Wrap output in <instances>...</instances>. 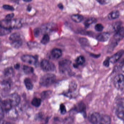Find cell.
I'll use <instances>...</instances> for the list:
<instances>
[{"label":"cell","mask_w":124,"mask_h":124,"mask_svg":"<svg viewBox=\"0 0 124 124\" xmlns=\"http://www.w3.org/2000/svg\"><path fill=\"white\" fill-rule=\"evenodd\" d=\"M22 24L20 20L17 19L11 20L4 19L0 21V26L8 30L21 28Z\"/></svg>","instance_id":"obj_1"},{"label":"cell","mask_w":124,"mask_h":124,"mask_svg":"<svg viewBox=\"0 0 124 124\" xmlns=\"http://www.w3.org/2000/svg\"><path fill=\"white\" fill-rule=\"evenodd\" d=\"M56 79L55 75L48 74L42 76L40 81V84L44 87H48L53 84Z\"/></svg>","instance_id":"obj_2"},{"label":"cell","mask_w":124,"mask_h":124,"mask_svg":"<svg viewBox=\"0 0 124 124\" xmlns=\"http://www.w3.org/2000/svg\"><path fill=\"white\" fill-rule=\"evenodd\" d=\"M114 83L115 87L119 90H122L124 88V76L119 74L114 78Z\"/></svg>","instance_id":"obj_3"},{"label":"cell","mask_w":124,"mask_h":124,"mask_svg":"<svg viewBox=\"0 0 124 124\" xmlns=\"http://www.w3.org/2000/svg\"><path fill=\"white\" fill-rule=\"evenodd\" d=\"M41 67L43 70L46 72H51L55 70V67L52 63L47 60H43L41 63Z\"/></svg>","instance_id":"obj_4"},{"label":"cell","mask_w":124,"mask_h":124,"mask_svg":"<svg viewBox=\"0 0 124 124\" xmlns=\"http://www.w3.org/2000/svg\"><path fill=\"white\" fill-rule=\"evenodd\" d=\"M71 62L67 59L60 60L59 62V68L60 72L64 73L69 70Z\"/></svg>","instance_id":"obj_5"},{"label":"cell","mask_w":124,"mask_h":124,"mask_svg":"<svg viewBox=\"0 0 124 124\" xmlns=\"http://www.w3.org/2000/svg\"><path fill=\"white\" fill-rule=\"evenodd\" d=\"M8 99L12 105V107L17 106L20 102V97L19 95L17 93H13L9 96Z\"/></svg>","instance_id":"obj_6"},{"label":"cell","mask_w":124,"mask_h":124,"mask_svg":"<svg viewBox=\"0 0 124 124\" xmlns=\"http://www.w3.org/2000/svg\"><path fill=\"white\" fill-rule=\"evenodd\" d=\"M101 116L99 113L93 112L89 114L88 117L89 121L93 124H98L100 123Z\"/></svg>","instance_id":"obj_7"},{"label":"cell","mask_w":124,"mask_h":124,"mask_svg":"<svg viewBox=\"0 0 124 124\" xmlns=\"http://www.w3.org/2000/svg\"><path fill=\"white\" fill-rule=\"evenodd\" d=\"M21 59L23 62L28 63L30 65H35L37 62V59L36 58L32 55H24L22 56Z\"/></svg>","instance_id":"obj_8"},{"label":"cell","mask_w":124,"mask_h":124,"mask_svg":"<svg viewBox=\"0 0 124 124\" xmlns=\"http://www.w3.org/2000/svg\"><path fill=\"white\" fill-rule=\"evenodd\" d=\"M0 104L3 110L4 111H6V113L13 108L11 103L8 99L2 100Z\"/></svg>","instance_id":"obj_9"},{"label":"cell","mask_w":124,"mask_h":124,"mask_svg":"<svg viewBox=\"0 0 124 124\" xmlns=\"http://www.w3.org/2000/svg\"><path fill=\"white\" fill-rule=\"evenodd\" d=\"M124 51L121 50L110 58V61L111 63H115L117 62L124 55Z\"/></svg>","instance_id":"obj_10"},{"label":"cell","mask_w":124,"mask_h":124,"mask_svg":"<svg viewBox=\"0 0 124 124\" xmlns=\"http://www.w3.org/2000/svg\"><path fill=\"white\" fill-rule=\"evenodd\" d=\"M124 37V28L121 27L116 31L114 38L117 41H119L123 39Z\"/></svg>","instance_id":"obj_11"},{"label":"cell","mask_w":124,"mask_h":124,"mask_svg":"<svg viewBox=\"0 0 124 124\" xmlns=\"http://www.w3.org/2000/svg\"><path fill=\"white\" fill-rule=\"evenodd\" d=\"M7 116L8 118L12 120L16 119L18 116V113L16 109L12 108L11 110L7 112Z\"/></svg>","instance_id":"obj_12"},{"label":"cell","mask_w":124,"mask_h":124,"mask_svg":"<svg viewBox=\"0 0 124 124\" xmlns=\"http://www.w3.org/2000/svg\"><path fill=\"white\" fill-rule=\"evenodd\" d=\"M110 34L108 33H103L99 34L97 37V39L101 42H105L108 41L110 37Z\"/></svg>","instance_id":"obj_13"},{"label":"cell","mask_w":124,"mask_h":124,"mask_svg":"<svg viewBox=\"0 0 124 124\" xmlns=\"http://www.w3.org/2000/svg\"><path fill=\"white\" fill-rule=\"evenodd\" d=\"M51 54L52 55L54 58L59 59L62 57V52L61 50L56 48V49H54L52 50Z\"/></svg>","instance_id":"obj_14"},{"label":"cell","mask_w":124,"mask_h":124,"mask_svg":"<svg viewBox=\"0 0 124 124\" xmlns=\"http://www.w3.org/2000/svg\"><path fill=\"white\" fill-rule=\"evenodd\" d=\"M111 118L110 116L105 115L101 116L99 124H110Z\"/></svg>","instance_id":"obj_15"},{"label":"cell","mask_w":124,"mask_h":124,"mask_svg":"<svg viewBox=\"0 0 124 124\" xmlns=\"http://www.w3.org/2000/svg\"><path fill=\"white\" fill-rule=\"evenodd\" d=\"M120 13L118 11H113L109 14L108 16V19L110 20L117 19L119 17Z\"/></svg>","instance_id":"obj_16"},{"label":"cell","mask_w":124,"mask_h":124,"mask_svg":"<svg viewBox=\"0 0 124 124\" xmlns=\"http://www.w3.org/2000/svg\"><path fill=\"white\" fill-rule=\"evenodd\" d=\"M71 19L75 22L80 23L83 20L84 17L81 15H73L71 16Z\"/></svg>","instance_id":"obj_17"},{"label":"cell","mask_w":124,"mask_h":124,"mask_svg":"<svg viewBox=\"0 0 124 124\" xmlns=\"http://www.w3.org/2000/svg\"><path fill=\"white\" fill-rule=\"evenodd\" d=\"M9 39L12 42L21 40L20 35L18 33H15L12 34L9 37Z\"/></svg>","instance_id":"obj_18"},{"label":"cell","mask_w":124,"mask_h":124,"mask_svg":"<svg viewBox=\"0 0 124 124\" xmlns=\"http://www.w3.org/2000/svg\"><path fill=\"white\" fill-rule=\"evenodd\" d=\"M25 85L28 90H31L33 87V84L30 79L27 78L24 81Z\"/></svg>","instance_id":"obj_19"},{"label":"cell","mask_w":124,"mask_h":124,"mask_svg":"<svg viewBox=\"0 0 124 124\" xmlns=\"http://www.w3.org/2000/svg\"><path fill=\"white\" fill-rule=\"evenodd\" d=\"M76 110L78 112H84L86 110V106L82 102L78 103L76 107Z\"/></svg>","instance_id":"obj_20"},{"label":"cell","mask_w":124,"mask_h":124,"mask_svg":"<svg viewBox=\"0 0 124 124\" xmlns=\"http://www.w3.org/2000/svg\"><path fill=\"white\" fill-rule=\"evenodd\" d=\"M97 22V20L94 17H90L87 19L85 23V25L86 28H88L90 25Z\"/></svg>","instance_id":"obj_21"},{"label":"cell","mask_w":124,"mask_h":124,"mask_svg":"<svg viewBox=\"0 0 124 124\" xmlns=\"http://www.w3.org/2000/svg\"><path fill=\"white\" fill-rule=\"evenodd\" d=\"M32 105L36 107H38L40 106L41 103V100L39 98H35L32 101Z\"/></svg>","instance_id":"obj_22"},{"label":"cell","mask_w":124,"mask_h":124,"mask_svg":"<svg viewBox=\"0 0 124 124\" xmlns=\"http://www.w3.org/2000/svg\"><path fill=\"white\" fill-rule=\"evenodd\" d=\"M22 41L21 39V40H19V41H12L11 42V44L13 47L16 48V49H18L21 47L22 44Z\"/></svg>","instance_id":"obj_23"},{"label":"cell","mask_w":124,"mask_h":124,"mask_svg":"<svg viewBox=\"0 0 124 124\" xmlns=\"http://www.w3.org/2000/svg\"><path fill=\"white\" fill-rule=\"evenodd\" d=\"M11 30L1 27L0 26V36H4L8 35L11 33Z\"/></svg>","instance_id":"obj_24"},{"label":"cell","mask_w":124,"mask_h":124,"mask_svg":"<svg viewBox=\"0 0 124 124\" xmlns=\"http://www.w3.org/2000/svg\"><path fill=\"white\" fill-rule=\"evenodd\" d=\"M23 71L26 74L32 73L33 71V68L31 67L28 66L24 65L23 66Z\"/></svg>","instance_id":"obj_25"},{"label":"cell","mask_w":124,"mask_h":124,"mask_svg":"<svg viewBox=\"0 0 124 124\" xmlns=\"http://www.w3.org/2000/svg\"><path fill=\"white\" fill-rule=\"evenodd\" d=\"M50 38L48 35L47 34H45L41 39V43L43 44H46L49 42Z\"/></svg>","instance_id":"obj_26"},{"label":"cell","mask_w":124,"mask_h":124,"mask_svg":"<svg viewBox=\"0 0 124 124\" xmlns=\"http://www.w3.org/2000/svg\"><path fill=\"white\" fill-rule=\"evenodd\" d=\"M85 62V58L83 56H80L78 57L77 58L76 60V62L77 65H83Z\"/></svg>","instance_id":"obj_27"},{"label":"cell","mask_w":124,"mask_h":124,"mask_svg":"<svg viewBox=\"0 0 124 124\" xmlns=\"http://www.w3.org/2000/svg\"><path fill=\"white\" fill-rule=\"evenodd\" d=\"M117 115L119 118L124 120V108L117 111Z\"/></svg>","instance_id":"obj_28"},{"label":"cell","mask_w":124,"mask_h":124,"mask_svg":"<svg viewBox=\"0 0 124 124\" xmlns=\"http://www.w3.org/2000/svg\"><path fill=\"white\" fill-rule=\"evenodd\" d=\"M14 73V71L12 68H8L5 70L4 74L6 76H9L12 75Z\"/></svg>","instance_id":"obj_29"},{"label":"cell","mask_w":124,"mask_h":124,"mask_svg":"<svg viewBox=\"0 0 124 124\" xmlns=\"http://www.w3.org/2000/svg\"><path fill=\"white\" fill-rule=\"evenodd\" d=\"M77 87V85L76 83L74 82L71 83L70 84V87H69V92H72L75 91Z\"/></svg>","instance_id":"obj_30"},{"label":"cell","mask_w":124,"mask_h":124,"mask_svg":"<svg viewBox=\"0 0 124 124\" xmlns=\"http://www.w3.org/2000/svg\"><path fill=\"white\" fill-rule=\"evenodd\" d=\"M51 91H45L41 93V97L43 99H46L51 95Z\"/></svg>","instance_id":"obj_31"},{"label":"cell","mask_w":124,"mask_h":124,"mask_svg":"<svg viewBox=\"0 0 124 124\" xmlns=\"http://www.w3.org/2000/svg\"><path fill=\"white\" fill-rule=\"evenodd\" d=\"M103 26L101 24H97L95 27V29L97 31L101 32L103 29Z\"/></svg>","instance_id":"obj_32"},{"label":"cell","mask_w":124,"mask_h":124,"mask_svg":"<svg viewBox=\"0 0 124 124\" xmlns=\"http://www.w3.org/2000/svg\"><path fill=\"white\" fill-rule=\"evenodd\" d=\"M121 24L122 23L121 22H118L115 23L113 25L114 29L116 31H117L121 27Z\"/></svg>","instance_id":"obj_33"},{"label":"cell","mask_w":124,"mask_h":124,"mask_svg":"<svg viewBox=\"0 0 124 124\" xmlns=\"http://www.w3.org/2000/svg\"><path fill=\"white\" fill-rule=\"evenodd\" d=\"M3 8L4 9L6 10H9V11H13L15 10L14 8L12 6L9 5H4L3 6Z\"/></svg>","instance_id":"obj_34"},{"label":"cell","mask_w":124,"mask_h":124,"mask_svg":"<svg viewBox=\"0 0 124 124\" xmlns=\"http://www.w3.org/2000/svg\"><path fill=\"white\" fill-rule=\"evenodd\" d=\"M2 85L4 87L9 88L11 86V83L9 81H5L2 82Z\"/></svg>","instance_id":"obj_35"},{"label":"cell","mask_w":124,"mask_h":124,"mask_svg":"<svg viewBox=\"0 0 124 124\" xmlns=\"http://www.w3.org/2000/svg\"><path fill=\"white\" fill-rule=\"evenodd\" d=\"M60 110L62 114H65L66 113V109L65 107L63 104H61L60 106Z\"/></svg>","instance_id":"obj_36"},{"label":"cell","mask_w":124,"mask_h":124,"mask_svg":"<svg viewBox=\"0 0 124 124\" xmlns=\"http://www.w3.org/2000/svg\"><path fill=\"white\" fill-rule=\"evenodd\" d=\"M4 116V111L0 105V121L3 119Z\"/></svg>","instance_id":"obj_37"},{"label":"cell","mask_w":124,"mask_h":124,"mask_svg":"<svg viewBox=\"0 0 124 124\" xmlns=\"http://www.w3.org/2000/svg\"><path fill=\"white\" fill-rule=\"evenodd\" d=\"M110 58H107L103 62V65L106 67H108L110 64Z\"/></svg>","instance_id":"obj_38"},{"label":"cell","mask_w":124,"mask_h":124,"mask_svg":"<svg viewBox=\"0 0 124 124\" xmlns=\"http://www.w3.org/2000/svg\"><path fill=\"white\" fill-rule=\"evenodd\" d=\"M14 14L13 13L8 14L6 16L5 19L8 20L12 19V18L14 17Z\"/></svg>","instance_id":"obj_39"},{"label":"cell","mask_w":124,"mask_h":124,"mask_svg":"<svg viewBox=\"0 0 124 124\" xmlns=\"http://www.w3.org/2000/svg\"><path fill=\"white\" fill-rule=\"evenodd\" d=\"M98 1L101 4H102V5H104V4L108 3L109 1L108 0H99Z\"/></svg>","instance_id":"obj_40"},{"label":"cell","mask_w":124,"mask_h":124,"mask_svg":"<svg viewBox=\"0 0 124 124\" xmlns=\"http://www.w3.org/2000/svg\"><path fill=\"white\" fill-rule=\"evenodd\" d=\"M34 33H35V35L37 36L39 35L40 31H39V30H38V29H36V30H35V31Z\"/></svg>","instance_id":"obj_41"},{"label":"cell","mask_w":124,"mask_h":124,"mask_svg":"<svg viewBox=\"0 0 124 124\" xmlns=\"http://www.w3.org/2000/svg\"><path fill=\"white\" fill-rule=\"evenodd\" d=\"M14 67L15 69H18L20 67V65L19 64H16L14 66Z\"/></svg>","instance_id":"obj_42"},{"label":"cell","mask_w":124,"mask_h":124,"mask_svg":"<svg viewBox=\"0 0 124 124\" xmlns=\"http://www.w3.org/2000/svg\"><path fill=\"white\" fill-rule=\"evenodd\" d=\"M1 124H12L10 122H8L6 121H3L1 122Z\"/></svg>","instance_id":"obj_43"},{"label":"cell","mask_w":124,"mask_h":124,"mask_svg":"<svg viewBox=\"0 0 124 124\" xmlns=\"http://www.w3.org/2000/svg\"><path fill=\"white\" fill-rule=\"evenodd\" d=\"M58 6L61 9H62L63 8V6L62 5V4H60L58 5Z\"/></svg>","instance_id":"obj_44"},{"label":"cell","mask_w":124,"mask_h":124,"mask_svg":"<svg viewBox=\"0 0 124 124\" xmlns=\"http://www.w3.org/2000/svg\"><path fill=\"white\" fill-rule=\"evenodd\" d=\"M122 70L124 73V64L121 66Z\"/></svg>","instance_id":"obj_45"},{"label":"cell","mask_w":124,"mask_h":124,"mask_svg":"<svg viewBox=\"0 0 124 124\" xmlns=\"http://www.w3.org/2000/svg\"><path fill=\"white\" fill-rule=\"evenodd\" d=\"M31 9V7L30 6H28V7L27 8V10H28V11H30Z\"/></svg>","instance_id":"obj_46"},{"label":"cell","mask_w":124,"mask_h":124,"mask_svg":"<svg viewBox=\"0 0 124 124\" xmlns=\"http://www.w3.org/2000/svg\"><path fill=\"white\" fill-rule=\"evenodd\" d=\"M24 1H25V2H30V1H31L30 0H25Z\"/></svg>","instance_id":"obj_47"}]
</instances>
